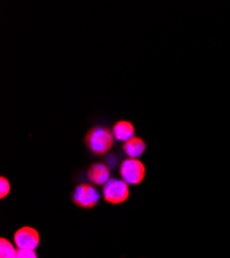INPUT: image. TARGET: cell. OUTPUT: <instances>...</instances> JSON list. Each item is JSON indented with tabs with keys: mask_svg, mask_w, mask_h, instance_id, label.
Wrapping results in <instances>:
<instances>
[{
	"mask_svg": "<svg viewBox=\"0 0 230 258\" xmlns=\"http://www.w3.org/2000/svg\"><path fill=\"white\" fill-rule=\"evenodd\" d=\"M112 132L118 142L126 143L135 137V127L132 122L128 120H118L114 123Z\"/></svg>",
	"mask_w": 230,
	"mask_h": 258,
	"instance_id": "cell-7",
	"label": "cell"
},
{
	"mask_svg": "<svg viewBox=\"0 0 230 258\" xmlns=\"http://www.w3.org/2000/svg\"><path fill=\"white\" fill-rule=\"evenodd\" d=\"M17 258H38L35 250H21L17 251Z\"/></svg>",
	"mask_w": 230,
	"mask_h": 258,
	"instance_id": "cell-11",
	"label": "cell"
},
{
	"mask_svg": "<svg viewBox=\"0 0 230 258\" xmlns=\"http://www.w3.org/2000/svg\"><path fill=\"white\" fill-rule=\"evenodd\" d=\"M88 151L95 156H102L109 153L115 145V137L108 126L95 125L84 137Z\"/></svg>",
	"mask_w": 230,
	"mask_h": 258,
	"instance_id": "cell-1",
	"label": "cell"
},
{
	"mask_svg": "<svg viewBox=\"0 0 230 258\" xmlns=\"http://www.w3.org/2000/svg\"><path fill=\"white\" fill-rule=\"evenodd\" d=\"M130 197L128 184L116 178H111L102 186V198L110 205L118 206L124 204Z\"/></svg>",
	"mask_w": 230,
	"mask_h": 258,
	"instance_id": "cell-3",
	"label": "cell"
},
{
	"mask_svg": "<svg viewBox=\"0 0 230 258\" xmlns=\"http://www.w3.org/2000/svg\"><path fill=\"white\" fill-rule=\"evenodd\" d=\"M122 150L125 155L128 156V158L138 159L147 150V143L139 137H134L123 144Z\"/></svg>",
	"mask_w": 230,
	"mask_h": 258,
	"instance_id": "cell-8",
	"label": "cell"
},
{
	"mask_svg": "<svg viewBox=\"0 0 230 258\" xmlns=\"http://www.w3.org/2000/svg\"><path fill=\"white\" fill-rule=\"evenodd\" d=\"M70 200L74 206L83 210L95 208L100 202V193L90 183H80L71 191Z\"/></svg>",
	"mask_w": 230,
	"mask_h": 258,
	"instance_id": "cell-2",
	"label": "cell"
},
{
	"mask_svg": "<svg viewBox=\"0 0 230 258\" xmlns=\"http://www.w3.org/2000/svg\"><path fill=\"white\" fill-rule=\"evenodd\" d=\"M119 174L123 181L128 185H139L145 178L144 164L137 158H126L122 160L119 166Z\"/></svg>",
	"mask_w": 230,
	"mask_h": 258,
	"instance_id": "cell-4",
	"label": "cell"
},
{
	"mask_svg": "<svg viewBox=\"0 0 230 258\" xmlns=\"http://www.w3.org/2000/svg\"><path fill=\"white\" fill-rule=\"evenodd\" d=\"M86 178L94 186H103L111 179V169L102 162H93L87 168Z\"/></svg>",
	"mask_w": 230,
	"mask_h": 258,
	"instance_id": "cell-6",
	"label": "cell"
},
{
	"mask_svg": "<svg viewBox=\"0 0 230 258\" xmlns=\"http://www.w3.org/2000/svg\"><path fill=\"white\" fill-rule=\"evenodd\" d=\"M11 192V183L10 181L5 177H0V199L4 200L7 197H9Z\"/></svg>",
	"mask_w": 230,
	"mask_h": 258,
	"instance_id": "cell-10",
	"label": "cell"
},
{
	"mask_svg": "<svg viewBox=\"0 0 230 258\" xmlns=\"http://www.w3.org/2000/svg\"><path fill=\"white\" fill-rule=\"evenodd\" d=\"M14 243L21 250H36L40 244L39 231L32 226H22L14 233Z\"/></svg>",
	"mask_w": 230,
	"mask_h": 258,
	"instance_id": "cell-5",
	"label": "cell"
},
{
	"mask_svg": "<svg viewBox=\"0 0 230 258\" xmlns=\"http://www.w3.org/2000/svg\"><path fill=\"white\" fill-rule=\"evenodd\" d=\"M18 249L6 238L0 239V258H17Z\"/></svg>",
	"mask_w": 230,
	"mask_h": 258,
	"instance_id": "cell-9",
	"label": "cell"
}]
</instances>
